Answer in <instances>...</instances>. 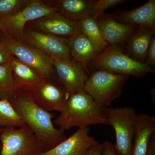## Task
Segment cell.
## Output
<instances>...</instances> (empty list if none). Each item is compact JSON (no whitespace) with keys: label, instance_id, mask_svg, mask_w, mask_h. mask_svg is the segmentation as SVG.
<instances>
[{"label":"cell","instance_id":"18","mask_svg":"<svg viewBox=\"0 0 155 155\" xmlns=\"http://www.w3.org/2000/svg\"><path fill=\"white\" fill-rule=\"evenodd\" d=\"M154 35V31L150 29L139 27L127 41L126 54L136 61L145 63L150 44Z\"/></svg>","mask_w":155,"mask_h":155},{"label":"cell","instance_id":"7","mask_svg":"<svg viewBox=\"0 0 155 155\" xmlns=\"http://www.w3.org/2000/svg\"><path fill=\"white\" fill-rule=\"evenodd\" d=\"M2 32L1 39L14 57L22 63L35 69L45 78L54 77L53 61L51 57L7 32Z\"/></svg>","mask_w":155,"mask_h":155},{"label":"cell","instance_id":"12","mask_svg":"<svg viewBox=\"0 0 155 155\" xmlns=\"http://www.w3.org/2000/svg\"><path fill=\"white\" fill-rule=\"evenodd\" d=\"M130 155H155V116L138 115Z\"/></svg>","mask_w":155,"mask_h":155},{"label":"cell","instance_id":"11","mask_svg":"<svg viewBox=\"0 0 155 155\" xmlns=\"http://www.w3.org/2000/svg\"><path fill=\"white\" fill-rule=\"evenodd\" d=\"M22 41L36 48L51 58H71L67 38L25 29Z\"/></svg>","mask_w":155,"mask_h":155},{"label":"cell","instance_id":"21","mask_svg":"<svg viewBox=\"0 0 155 155\" xmlns=\"http://www.w3.org/2000/svg\"><path fill=\"white\" fill-rule=\"evenodd\" d=\"M78 22L79 31L94 46L98 54L105 49L108 45L103 37L96 19L87 14Z\"/></svg>","mask_w":155,"mask_h":155},{"label":"cell","instance_id":"5","mask_svg":"<svg viewBox=\"0 0 155 155\" xmlns=\"http://www.w3.org/2000/svg\"><path fill=\"white\" fill-rule=\"evenodd\" d=\"M107 125L114 128L116 135L114 148L117 155H130L135 134L138 114L131 107L104 109Z\"/></svg>","mask_w":155,"mask_h":155},{"label":"cell","instance_id":"27","mask_svg":"<svg viewBox=\"0 0 155 155\" xmlns=\"http://www.w3.org/2000/svg\"><path fill=\"white\" fill-rule=\"evenodd\" d=\"M150 67L155 65V37H154L150 44L145 63Z\"/></svg>","mask_w":155,"mask_h":155},{"label":"cell","instance_id":"30","mask_svg":"<svg viewBox=\"0 0 155 155\" xmlns=\"http://www.w3.org/2000/svg\"><path fill=\"white\" fill-rule=\"evenodd\" d=\"M0 31H3V32H5V29H4V27L2 25V23L0 22Z\"/></svg>","mask_w":155,"mask_h":155},{"label":"cell","instance_id":"20","mask_svg":"<svg viewBox=\"0 0 155 155\" xmlns=\"http://www.w3.org/2000/svg\"><path fill=\"white\" fill-rule=\"evenodd\" d=\"M93 0H58L54 6L63 16L75 22L88 14Z\"/></svg>","mask_w":155,"mask_h":155},{"label":"cell","instance_id":"1","mask_svg":"<svg viewBox=\"0 0 155 155\" xmlns=\"http://www.w3.org/2000/svg\"><path fill=\"white\" fill-rule=\"evenodd\" d=\"M13 107L45 147L53 148L67 138L64 130L57 128L52 119L54 115L40 107L29 91L15 90L9 98Z\"/></svg>","mask_w":155,"mask_h":155},{"label":"cell","instance_id":"25","mask_svg":"<svg viewBox=\"0 0 155 155\" xmlns=\"http://www.w3.org/2000/svg\"><path fill=\"white\" fill-rule=\"evenodd\" d=\"M28 2L25 0H0V18L16 13Z\"/></svg>","mask_w":155,"mask_h":155},{"label":"cell","instance_id":"24","mask_svg":"<svg viewBox=\"0 0 155 155\" xmlns=\"http://www.w3.org/2000/svg\"><path fill=\"white\" fill-rule=\"evenodd\" d=\"M125 0H98L94 1L89 11L88 15L97 19L104 14V11L125 2Z\"/></svg>","mask_w":155,"mask_h":155},{"label":"cell","instance_id":"13","mask_svg":"<svg viewBox=\"0 0 155 155\" xmlns=\"http://www.w3.org/2000/svg\"><path fill=\"white\" fill-rule=\"evenodd\" d=\"M89 133L88 127L78 128L56 146L39 155H86L99 143Z\"/></svg>","mask_w":155,"mask_h":155},{"label":"cell","instance_id":"29","mask_svg":"<svg viewBox=\"0 0 155 155\" xmlns=\"http://www.w3.org/2000/svg\"><path fill=\"white\" fill-rule=\"evenodd\" d=\"M103 143H99L93 147L86 155H102Z\"/></svg>","mask_w":155,"mask_h":155},{"label":"cell","instance_id":"28","mask_svg":"<svg viewBox=\"0 0 155 155\" xmlns=\"http://www.w3.org/2000/svg\"><path fill=\"white\" fill-rule=\"evenodd\" d=\"M102 155H117L114 144L110 142L105 141L103 143V150Z\"/></svg>","mask_w":155,"mask_h":155},{"label":"cell","instance_id":"2","mask_svg":"<svg viewBox=\"0 0 155 155\" xmlns=\"http://www.w3.org/2000/svg\"><path fill=\"white\" fill-rule=\"evenodd\" d=\"M104 109L97 105L84 91L76 92L69 95L64 109L54 123L64 130L72 127L107 125Z\"/></svg>","mask_w":155,"mask_h":155},{"label":"cell","instance_id":"3","mask_svg":"<svg viewBox=\"0 0 155 155\" xmlns=\"http://www.w3.org/2000/svg\"><path fill=\"white\" fill-rule=\"evenodd\" d=\"M129 76L97 69L89 76L84 91L101 108L109 107L122 94L123 87Z\"/></svg>","mask_w":155,"mask_h":155},{"label":"cell","instance_id":"14","mask_svg":"<svg viewBox=\"0 0 155 155\" xmlns=\"http://www.w3.org/2000/svg\"><path fill=\"white\" fill-rule=\"evenodd\" d=\"M33 30L54 36L68 38L79 32L78 22L68 19L59 12L33 22Z\"/></svg>","mask_w":155,"mask_h":155},{"label":"cell","instance_id":"26","mask_svg":"<svg viewBox=\"0 0 155 155\" xmlns=\"http://www.w3.org/2000/svg\"><path fill=\"white\" fill-rule=\"evenodd\" d=\"M14 56L0 38V65L10 64Z\"/></svg>","mask_w":155,"mask_h":155},{"label":"cell","instance_id":"9","mask_svg":"<svg viewBox=\"0 0 155 155\" xmlns=\"http://www.w3.org/2000/svg\"><path fill=\"white\" fill-rule=\"evenodd\" d=\"M54 77L59 84L69 95L84 91V85L90 74L86 66L71 58H51Z\"/></svg>","mask_w":155,"mask_h":155},{"label":"cell","instance_id":"23","mask_svg":"<svg viewBox=\"0 0 155 155\" xmlns=\"http://www.w3.org/2000/svg\"><path fill=\"white\" fill-rule=\"evenodd\" d=\"M15 90L11 64L0 65V99L8 98Z\"/></svg>","mask_w":155,"mask_h":155},{"label":"cell","instance_id":"31","mask_svg":"<svg viewBox=\"0 0 155 155\" xmlns=\"http://www.w3.org/2000/svg\"><path fill=\"white\" fill-rule=\"evenodd\" d=\"M2 127H0V131H1V130H2ZM1 145L0 144V149H1Z\"/></svg>","mask_w":155,"mask_h":155},{"label":"cell","instance_id":"15","mask_svg":"<svg viewBox=\"0 0 155 155\" xmlns=\"http://www.w3.org/2000/svg\"><path fill=\"white\" fill-rule=\"evenodd\" d=\"M104 38L108 45L119 46L127 42L137 25L125 24L116 20L113 16L103 14L97 19Z\"/></svg>","mask_w":155,"mask_h":155},{"label":"cell","instance_id":"22","mask_svg":"<svg viewBox=\"0 0 155 155\" xmlns=\"http://www.w3.org/2000/svg\"><path fill=\"white\" fill-rule=\"evenodd\" d=\"M26 125L8 99H0V127H19Z\"/></svg>","mask_w":155,"mask_h":155},{"label":"cell","instance_id":"8","mask_svg":"<svg viewBox=\"0 0 155 155\" xmlns=\"http://www.w3.org/2000/svg\"><path fill=\"white\" fill-rule=\"evenodd\" d=\"M58 12L53 5L40 0H31L16 13L0 18L5 31L12 36L22 40L25 27L28 22Z\"/></svg>","mask_w":155,"mask_h":155},{"label":"cell","instance_id":"16","mask_svg":"<svg viewBox=\"0 0 155 155\" xmlns=\"http://www.w3.org/2000/svg\"><path fill=\"white\" fill-rule=\"evenodd\" d=\"M114 18L122 23L138 25L155 32V1L149 0L133 10L119 12Z\"/></svg>","mask_w":155,"mask_h":155},{"label":"cell","instance_id":"17","mask_svg":"<svg viewBox=\"0 0 155 155\" xmlns=\"http://www.w3.org/2000/svg\"><path fill=\"white\" fill-rule=\"evenodd\" d=\"M11 66L15 90L30 91L43 78L35 69L13 57Z\"/></svg>","mask_w":155,"mask_h":155},{"label":"cell","instance_id":"6","mask_svg":"<svg viewBox=\"0 0 155 155\" xmlns=\"http://www.w3.org/2000/svg\"><path fill=\"white\" fill-rule=\"evenodd\" d=\"M0 155H39L46 148L31 129L24 125L2 128Z\"/></svg>","mask_w":155,"mask_h":155},{"label":"cell","instance_id":"10","mask_svg":"<svg viewBox=\"0 0 155 155\" xmlns=\"http://www.w3.org/2000/svg\"><path fill=\"white\" fill-rule=\"evenodd\" d=\"M29 91L35 102L48 112H61L69 95L54 78H43Z\"/></svg>","mask_w":155,"mask_h":155},{"label":"cell","instance_id":"19","mask_svg":"<svg viewBox=\"0 0 155 155\" xmlns=\"http://www.w3.org/2000/svg\"><path fill=\"white\" fill-rule=\"evenodd\" d=\"M67 40L71 58L84 66L89 65L98 54L94 46L80 31Z\"/></svg>","mask_w":155,"mask_h":155},{"label":"cell","instance_id":"4","mask_svg":"<svg viewBox=\"0 0 155 155\" xmlns=\"http://www.w3.org/2000/svg\"><path fill=\"white\" fill-rule=\"evenodd\" d=\"M89 65L96 70L137 78L154 72L152 67L145 63L135 61L123 52L120 48L114 46L108 45L105 49L97 54Z\"/></svg>","mask_w":155,"mask_h":155}]
</instances>
